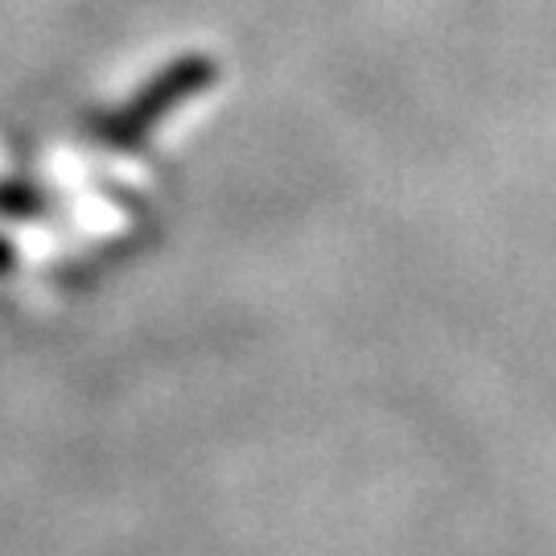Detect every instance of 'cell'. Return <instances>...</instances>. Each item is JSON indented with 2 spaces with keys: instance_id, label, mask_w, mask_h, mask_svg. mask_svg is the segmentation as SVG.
<instances>
[{
  "instance_id": "obj_2",
  "label": "cell",
  "mask_w": 556,
  "mask_h": 556,
  "mask_svg": "<svg viewBox=\"0 0 556 556\" xmlns=\"http://www.w3.org/2000/svg\"><path fill=\"white\" fill-rule=\"evenodd\" d=\"M41 211V194L21 186V181H9L0 186V215H38Z\"/></svg>"
},
{
  "instance_id": "obj_3",
  "label": "cell",
  "mask_w": 556,
  "mask_h": 556,
  "mask_svg": "<svg viewBox=\"0 0 556 556\" xmlns=\"http://www.w3.org/2000/svg\"><path fill=\"white\" fill-rule=\"evenodd\" d=\"M13 268V248H9V239H0V277Z\"/></svg>"
},
{
  "instance_id": "obj_1",
  "label": "cell",
  "mask_w": 556,
  "mask_h": 556,
  "mask_svg": "<svg viewBox=\"0 0 556 556\" xmlns=\"http://www.w3.org/2000/svg\"><path fill=\"white\" fill-rule=\"evenodd\" d=\"M215 79H219V62L215 59H206V54H181L178 62H169L165 71H157V79L149 83L144 91H137L119 116H112L103 124V144H119V149L137 144V140L149 137L178 103L206 91Z\"/></svg>"
}]
</instances>
